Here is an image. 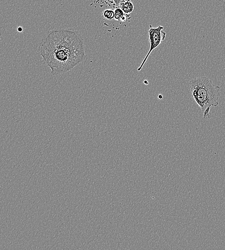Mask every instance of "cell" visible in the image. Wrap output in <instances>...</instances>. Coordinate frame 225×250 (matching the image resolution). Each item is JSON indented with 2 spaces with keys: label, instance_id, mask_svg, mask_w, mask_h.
<instances>
[{
  "label": "cell",
  "instance_id": "obj_1",
  "mask_svg": "<svg viewBox=\"0 0 225 250\" xmlns=\"http://www.w3.org/2000/svg\"><path fill=\"white\" fill-rule=\"evenodd\" d=\"M39 52L54 76L71 71L85 58L83 39L77 31L71 29L49 33L39 44Z\"/></svg>",
  "mask_w": 225,
  "mask_h": 250
},
{
  "label": "cell",
  "instance_id": "obj_2",
  "mask_svg": "<svg viewBox=\"0 0 225 250\" xmlns=\"http://www.w3.org/2000/svg\"><path fill=\"white\" fill-rule=\"evenodd\" d=\"M190 86L192 97L201 108L203 117L210 118L211 108L219 105L220 88L205 77L193 79L190 81Z\"/></svg>",
  "mask_w": 225,
  "mask_h": 250
},
{
  "label": "cell",
  "instance_id": "obj_3",
  "mask_svg": "<svg viewBox=\"0 0 225 250\" xmlns=\"http://www.w3.org/2000/svg\"><path fill=\"white\" fill-rule=\"evenodd\" d=\"M163 29L164 27L160 25H159L156 28H153L152 26H150L149 29L148 30L150 42L149 50L144 59L143 60L141 65L138 68V71H140L142 70L153 50L158 48L165 39L166 33L163 31Z\"/></svg>",
  "mask_w": 225,
  "mask_h": 250
},
{
  "label": "cell",
  "instance_id": "obj_4",
  "mask_svg": "<svg viewBox=\"0 0 225 250\" xmlns=\"http://www.w3.org/2000/svg\"><path fill=\"white\" fill-rule=\"evenodd\" d=\"M120 8L122 9L124 13L130 14L134 10V6L130 0H127L120 4Z\"/></svg>",
  "mask_w": 225,
  "mask_h": 250
},
{
  "label": "cell",
  "instance_id": "obj_5",
  "mask_svg": "<svg viewBox=\"0 0 225 250\" xmlns=\"http://www.w3.org/2000/svg\"><path fill=\"white\" fill-rule=\"evenodd\" d=\"M114 11V19L116 21H125L126 18L124 17V13L121 8H117Z\"/></svg>",
  "mask_w": 225,
  "mask_h": 250
},
{
  "label": "cell",
  "instance_id": "obj_6",
  "mask_svg": "<svg viewBox=\"0 0 225 250\" xmlns=\"http://www.w3.org/2000/svg\"><path fill=\"white\" fill-rule=\"evenodd\" d=\"M103 16L106 19L112 20L114 19V11L111 9H107L103 12Z\"/></svg>",
  "mask_w": 225,
  "mask_h": 250
},
{
  "label": "cell",
  "instance_id": "obj_7",
  "mask_svg": "<svg viewBox=\"0 0 225 250\" xmlns=\"http://www.w3.org/2000/svg\"><path fill=\"white\" fill-rule=\"evenodd\" d=\"M121 0H113V1L115 3L116 6H120V2H121Z\"/></svg>",
  "mask_w": 225,
  "mask_h": 250
},
{
  "label": "cell",
  "instance_id": "obj_8",
  "mask_svg": "<svg viewBox=\"0 0 225 250\" xmlns=\"http://www.w3.org/2000/svg\"><path fill=\"white\" fill-rule=\"evenodd\" d=\"M17 31L19 32V33H21V32L23 31V28L21 27H18L17 29Z\"/></svg>",
  "mask_w": 225,
  "mask_h": 250
},
{
  "label": "cell",
  "instance_id": "obj_9",
  "mask_svg": "<svg viewBox=\"0 0 225 250\" xmlns=\"http://www.w3.org/2000/svg\"><path fill=\"white\" fill-rule=\"evenodd\" d=\"M159 98H160V99H162L163 98V96L162 95H159Z\"/></svg>",
  "mask_w": 225,
  "mask_h": 250
}]
</instances>
